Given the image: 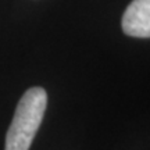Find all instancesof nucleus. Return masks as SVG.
I'll list each match as a JSON object with an SVG mask.
<instances>
[{
	"mask_svg": "<svg viewBox=\"0 0 150 150\" xmlns=\"http://www.w3.org/2000/svg\"><path fill=\"white\" fill-rule=\"evenodd\" d=\"M122 31L128 36L150 38V0H134L127 7Z\"/></svg>",
	"mask_w": 150,
	"mask_h": 150,
	"instance_id": "f03ea898",
	"label": "nucleus"
},
{
	"mask_svg": "<svg viewBox=\"0 0 150 150\" xmlns=\"http://www.w3.org/2000/svg\"><path fill=\"white\" fill-rule=\"evenodd\" d=\"M47 106V93L43 88H31L22 95L14 112L4 150H29L42 124Z\"/></svg>",
	"mask_w": 150,
	"mask_h": 150,
	"instance_id": "f257e3e1",
	"label": "nucleus"
}]
</instances>
